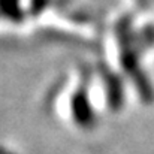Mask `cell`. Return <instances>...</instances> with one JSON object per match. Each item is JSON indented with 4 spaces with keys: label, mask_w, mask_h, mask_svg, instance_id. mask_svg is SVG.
Masks as SVG:
<instances>
[{
    "label": "cell",
    "mask_w": 154,
    "mask_h": 154,
    "mask_svg": "<svg viewBox=\"0 0 154 154\" xmlns=\"http://www.w3.org/2000/svg\"><path fill=\"white\" fill-rule=\"evenodd\" d=\"M72 106H73V115L81 126L90 127L94 124V112L84 91H79L78 94H75Z\"/></svg>",
    "instance_id": "1"
},
{
    "label": "cell",
    "mask_w": 154,
    "mask_h": 154,
    "mask_svg": "<svg viewBox=\"0 0 154 154\" xmlns=\"http://www.w3.org/2000/svg\"><path fill=\"white\" fill-rule=\"evenodd\" d=\"M106 94H108V102L111 109H120L121 105L124 102V90H123V84L121 79L114 75V73H108L106 78Z\"/></svg>",
    "instance_id": "2"
},
{
    "label": "cell",
    "mask_w": 154,
    "mask_h": 154,
    "mask_svg": "<svg viewBox=\"0 0 154 154\" xmlns=\"http://www.w3.org/2000/svg\"><path fill=\"white\" fill-rule=\"evenodd\" d=\"M139 44H141L142 50H147L148 47H153L154 45V26H147V27L141 29L139 36L133 35V45L138 48ZM138 51H139V50H138Z\"/></svg>",
    "instance_id": "3"
},
{
    "label": "cell",
    "mask_w": 154,
    "mask_h": 154,
    "mask_svg": "<svg viewBox=\"0 0 154 154\" xmlns=\"http://www.w3.org/2000/svg\"><path fill=\"white\" fill-rule=\"evenodd\" d=\"M150 3H151V0H136V5L139 8H142V9H148Z\"/></svg>",
    "instance_id": "4"
}]
</instances>
